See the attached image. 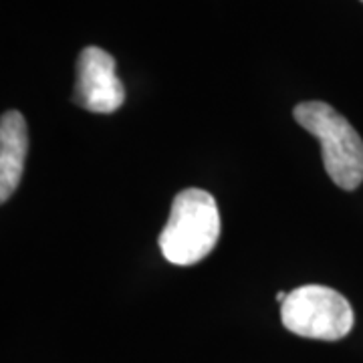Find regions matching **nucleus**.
<instances>
[{
	"instance_id": "f257e3e1",
	"label": "nucleus",
	"mask_w": 363,
	"mask_h": 363,
	"mask_svg": "<svg viewBox=\"0 0 363 363\" xmlns=\"http://www.w3.org/2000/svg\"><path fill=\"white\" fill-rule=\"evenodd\" d=\"M220 238V212L212 196L188 188L174 198L169 218L160 234L164 259L178 267L196 264L214 250Z\"/></svg>"
},
{
	"instance_id": "f03ea898",
	"label": "nucleus",
	"mask_w": 363,
	"mask_h": 363,
	"mask_svg": "<svg viewBox=\"0 0 363 363\" xmlns=\"http://www.w3.org/2000/svg\"><path fill=\"white\" fill-rule=\"evenodd\" d=\"M295 121L321 143L327 176L343 190L363 182V140L350 121L323 101H305L295 107Z\"/></svg>"
},
{
	"instance_id": "7ed1b4c3",
	"label": "nucleus",
	"mask_w": 363,
	"mask_h": 363,
	"mask_svg": "<svg viewBox=\"0 0 363 363\" xmlns=\"http://www.w3.org/2000/svg\"><path fill=\"white\" fill-rule=\"evenodd\" d=\"M281 321L298 337L339 341L353 329V309L337 291L305 285L286 295L281 305Z\"/></svg>"
},
{
	"instance_id": "20e7f679",
	"label": "nucleus",
	"mask_w": 363,
	"mask_h": 363,
	"mask_svg": "<svg viewBox=\"0 0 363 363\" xmlns=\"http://www.w3.org/2000/svg\"><path fill=\"white\" fill-rule=\"evenodd\" d=\"M123 101L125 89L116 75V59L99 47H85L77 59L73 104L91 113H113Z\"/></svg>"
},
{
	"instance_id": "39448f33",
	"label": "nucleus",
	"mask_w": 363,
	"mask_h": 363,
	"mask_svg": "<svg viewBox=\"0 0 363 363\" xmlns=\"http://www.w3.org/2000/svg\"><path fill=\"white\" fill-rule=\"evenodd\" d=\"M28 133L25 117L6 111L0 119V202H6L18 188L25 172Z\"/></svg>"
},
{
	"instance_id": "423d86ee",
	"label": "nucleus",
	"mask_w": 363,
	"mask_h": 363,
	"mask_svg": "<svg viewBox=\"0 0 363 363\" xmlns=\"http://www.w3.org/2000/svg\"><path fill=\"white\" fill-rule=\"evenodd\" d=\"M362 2H363V0H362Z\"/></svg>"
}]
</instances>
